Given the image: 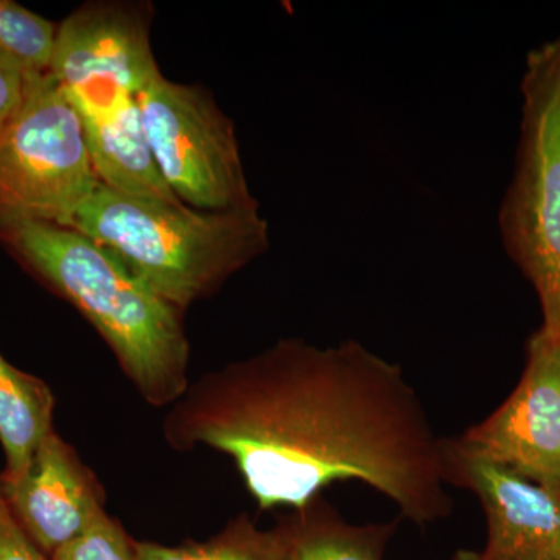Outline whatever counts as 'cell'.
<instances>
[{
	"mask_svg": "<svg viewBox=\"0 0 560 560\" xmlns=\"http://www.w3.org/2000/svg\"><path fill=\"white\" fill-rule=\"evenodd\" d=\"M0 560H49L33 544L11 511L0 486Z\"/></svg>",
	"mask_w": 560,
	"mask_h": 560,
	"instance_id": "17",
	"label": "cell"
},
{
	"mask_svg": "<svg viewBox=\"0 0 560 560\" xmlns=\"http://www.w3.org/2000/svg\"><path fill=\"white\" fill-rule=\"evenodd\" d=\"M165 441L234 460L261 511L361 482L420 528L451 517L444 440L400 364L359 341L280 340L209 371L172 405Z\"/></svg>",
	"mask_w": 560,
	"mask_h": 560,
	"instance_id": "1",
	"label": "cell"
},
{
	"mask_svg": "<svg viewBox=\"0 0 560 560\" xmlns=\"http://www.w3.org/2000/svg\"><path fill=\"white\" fill-rule=\"evenodd\" d=\"M3 495L33 544L49 558L105 512L103 489L70 445L51 431L21 478L3 481Z\"/></svg>",
	"mask_w": 560,
	"mask_h": 560,
	"instance_id": "10",
	"label": "cell"
},
{
	"mask_svg": "<svg viewBox=\"0 0 560 560\" xmlns=\"http://www.w3.org/2000/svg\"><path fill=\"white\" fill-rule=\"evenodd\" d=\"M456 441L560 497V338L533 334L517 388Z\"/></svg>",
	"mask_w": 560,
	"mask_h": 560,
	"instance_id": "8",
	"label": "cell"
},
{
	"mask_svg": "<svg viewBox=\"0 0 560 560\" xmlns=\"http://www.w3.org/2000/svg\"><path fill=\"white\" fill-rule=\"evenodd\" d=\"M97 187L80 114L50 72L33 75L0 125V231L28 221L69 228Z\"/></svg>",
	"mask_w": 560,
	"mask_h": 560,
	"instance_id": "5",
	"label": "cell"
},
{
	"mask_svg": "<svg viewBox=\"0 0 560 560\" xmlns=\"http://www.w3.org/2000/svg\"><path fill=\"white\" fill-rule=\"evenodd\" d=\"M451 560H481L480 552L459 550L452 556Z\"/></svg>",
	"mask_w": 560,
	"mask_h": 560,
	"instance_id": "19",
	"label": "cell"
},
{
	"mask_svg": "<svg viewBox=\"0 0 560 560\" xmlns=\"http://www.w3.org/2000/svg\"><path fill=\"white\" fill-rule=\"evenodd\" d=\"M55 397L46 382L18 370L0 353V444L5 452L3 481L21 478L40 442L54 431Z\"/></svg>",
	"mask_w": 560,
	"mask_h": 560,
	"instance_id": "13",
	"label": "cell"
},
{
	"mask_svg": "<svg viewBox=\"0 0 560 560\" xmlns=\"http://www.w3.org/2000/svg\"><path fill=\"white\" fill-rule=\"evenodd\" d=\"M136 98L162 178L184 205L209 212L259 205L234 124L208 91L161 73Z\"/></svg>",
	"mask_w": 560,
	"mask_h": 560,
	"instance_id": "6",
	"label": "cell"
},
{
	"mask_svg": "<svg viewBox=\"0 0 560 560\" xmlns=\"http://www.w3.org/2000/svg\"><path fill=\"white\" fill-rule=\"evenodd\" d=\"M80 119L101 186L142 200L183 202L162 178L138 98H125L108 113Z\"/></svg>",
	"mask_w": 560,
	"mask_h": 560,
	"instance_id": "11",
	"label": "cell"
},
{
	"mask_svg": "<svg viewBox=\"0 0 560 560\" xmlns=\"http://www.w3.org/2000/svg\"><path fill=\"white\" fill-rule=\"evenodd\" d=\"M69 228L113 250L183 312L212 296L270 246L259 205L209 212L128 197L101 184Z\"/></svg>",
	"mask_w": 560,
	"mask_h": 560,
	"instance_id": "3",
	"label": "cell"
},
{
	"mask_svg": "<svg viewBox=\"0 0 560 560\" xmlns=\"http://www.w3.org/2000/svg\"><path fill=\"white\" fill-rule=\"evenodd\" d=\"M0 242L83 313L147 404L172 407L183 397L190 385L184 312L119 256L72 228L36 221L0 231Z\"/></svg>",
	"mask_w": 560,
	"mask_h": 560,
	"instance_id": "2",
	"label": "cell"
},
{
	"mask_svg": "<svg viewBox=\"0 0 560 560\" xmlns=\"http://www.w3.org/2000/svg\"><path fill=\"white\" fill-rule=\"evenodd\" d=\"M49 560H138L135 540L120 523L102 512L77 539L62 545Z\"/></svg>",
	"mask_w": 560,
	"mask_h": 560,
	"instance_id": "16",
	"label": "cell"
},
{
	"mask_svg": "<svg viewBox=\"0 0 560 560\" xmlns=\"http://www.w3.org/2000/svg\"><path fill=\"white\" fill-rule=\"evenodd\" d=\"M57 31L20 3L0 0V55L31 75L49 73Z\"/></svg>",
	"mask_w": 560,
	"mask_h": 560,
	"instance_id": "15",
	"label": "cell"
},
{
	"mask_svg": "<svg viewBox=\"0 0 560 560\" xmlns=\"http://www.w3.org/2000/svg\"><path fill=\"white\" fill-rule=\"evenodd\" d=\"M448 485L475 493L488 541L481 560H560V497L444 440Z\"/></svg>",
	"mask_w": 560,
	"mask_h": 560,
	"instance_id": "9",
	"label": "cell"
},
{
	"mask_svg": "<svg viewBox=\"0 0 560 560\" xmlns=\"http://www.w3.org/2000/svg\"><path fill=\"white\" fill-rule=\"evenodd\" d=\"M150 7L95 2L61 22L50 75L80 117L116 108L161 75L150 40Z\"/></svg>",
	"mask_w": 560,
	"mask_h": 560,
	"instance_id": "7",
	"label": "cell"
},
{
	"mask_svg": "<svg viewBox=\"0 0 560 560\" xmlns=\"http://www.w3.org/2000/svg\"><path fill=\"white\" fill-rule=\"evenodd\" d=\"M399 523L353 525L319 495L280 522L285 560H383Z\"/></svg>",
	"mask_w": 560,
	"mask_h": 560,
	"instance_id": "12",
	"label": "cell"
},
{
	"mask_svg": "<svg viewBox=\"0 0 560 560\" xmlns=\"http://www.w3.org/2000/svg\"><path fill=\"white\" fill-rule=\"evenodd\" d=\"M522 94L521 142L500 234L539 298L540 330L560 338V36L528 55Z\"/></svg>",
	"mask_w": 560,
	"mask_h": 560,
	"instance_id": "4",
	"label": "cell"
},
{
	"mask_svg": "<svg viewBox=\"0 0 560 560\" xmlns=\"http://www.w3.org/2000/svg\"><path fill=\"white\" fill-rule=\"evenodd\" d=\"M32 77L16 62L0 55V125L20 108Z\"/></svg>",
	"mask_w": 560,
	"mask_h": 560,
	"instance_id": "18",
	"label": "cell"
},
{
	"mask_svg": "<svg viewBox=\"0 0 560 560\" xmlns=\"http://www.w3.org/2000/svg\"><path fill=\"white\" fill-rule=\"evenodd\" d=\"M135 550L138 560H285L287 537L280 523L260 529L248 514H241L208 540L176 547L135 541Z\"/></svg>",
	"mask_w": 560,
	"mask_h": 560,
	"instance_id": "14",
	"label": "cell"
}]
</instances>
